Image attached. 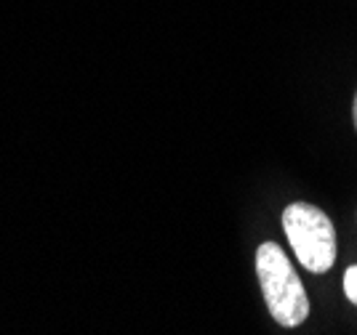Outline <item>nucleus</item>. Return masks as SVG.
I'll return each mask as SVG.
<instances>
[{
  "instance_id": "nucleus-4",
  "label": "nucleus",
  "mask_w": 357,
  "mask_h": 335,
  "mask_svg": "<svg viewBox=\"0 0 357 335\" xmlns=\"http://www.w3.org/2000/svg\"><path fill=\"white\" fill-rule=\"evenodd\" d=\"M355 128H357V96H355Z\"/></svg>"
},
{
  "instance_id": "nucleus-3",
  "label": "nucleus",
  "mask_w": 357,
  "mask_h": 335,
  "mask_svg": "<svg viewBox=\"0 0 357 335\" xmlns=\"http://www.w3.org/2000/svg\"><path fill=\"white\" fill-rule=\"evenodd\" d=\"M344 293H347V298L352 304H357V266L347 269V274H344Z\"/></svg>"
},
{
  "instance_id": "nucleus-1",
  "label": "nucleus",
  "mask_w": 357,
  "mask_h": 335,
  "mask_svg": "<svg viewBox=\"0 0 357 335\" xmlns=\"http://www.w3.org/2000/svg\"><path fill=\"white\" fill-rule=\"evenodd\" d=\"M256 274L269 314L283 327H296L310 317V301L294 263L285 258L278 242H261L256 250Z\"/></svg>"
},
{
  "instance_id": "nucleus-2",
  "label": "nucleus",
  "mask_w": 357,
  "mask_h": 335,
  "mask_svg": "<svg viewBox=\"0 0 357 335\" xmlns=\"http://www.w3.org/2000/svg\"><path fill=\"white\" fill-rule=\"evenodd\" d=\"M283 229L304 269L314 274L328 272L336 261V232L320 208L310 203H291L283 213Z\"/></svg>"
}]
</instances>
